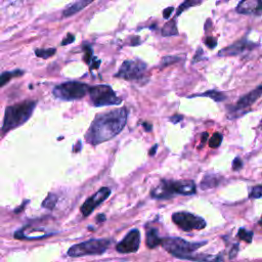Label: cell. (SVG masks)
I'll return each mask as SVG.
<instances>
[{
    "label": "cell",
    "instance_id": "277c9868",
    "mask_svg": "<svg viewBox=\"0 0 262 262\" xmlns=\"http://www.w3.org/2000/svg\"><path fill=\"white\" fill-rule=\"evenodd\" d=\"M207 242H198V243H190L180 238H165L162 239L161 245L164 247L166 251L173 256L180 258L184 255L193 253L196 250L205 245Z\"/></svg>",
    "mask_w": 262,
    "mask_h": 262
},
{
    "label": "cell",
    "instance_id": "e575fe53",
    "mask_svg": "<svg viewBox=\"0 0 262 262\" xmlns=\"http://www.w3.org/2000/svg\"><path fill=\"white\" fill-rule=\"evenodd\" d=\"M183 119H184L183 115H174L170 118V122L173 123V124H176V123H179Z\"/></svg>",
    "mask_w": 262,
    "mask_h": 262
},
{
    "label": "cell",
    "instance_id": "cb8c5ba5",
    "mask_svg": "<svg viewBox=\"0 0 262 262\" xmlns=\"http://www.w3.org/2000/svg\"><path fill=\"white\" fill-rule=\"evenodd\" d=\"M202 1H203V0H186V1L183 4H181L179 6L178 12H177V16H179L184 11H186V9H188L191 6L198 5V4H200Z\"/></svg>",
    "mask_w": 262,
    "mask_h": 262
},
{
    "label": "cell",
    "instance_id": "7402d4cb",
    "mask_svg": "<svg viewBox=\"0 0 262 262\" xmlns=\"http://www.w3.org/2000/svg\"><path fill=\"white\" fill-rule=\"evenodd\" d=\"M24 72L19 71V70H17V71L14 72H4L1 75H0V88L2 86H4L7 82H9L12 80V78L16 77V76H21L23 75Z\"/></svg>",
    "mask_w": 262,
    "mask_h": 262
},
{
    "label": "cell",
    "instance_id": "9c48e42d",
    "mask_svg": "<svg viewBox=\"0 0 262 262\" xmlns=\"http://www.w3.org/2000/svg\"><path fill=\"white\" fill-rule=\"evenodd\" d=\"M111 193H112V190L109 187H102L94 195H93L92 197H89L85 202L83 203V205L80 208V211H81V213L84 217L89 216L92 214L94 209L102 204L103 202L110 197Z\"/></svg>",
    "mask_w": 262,
    "mask_h": 262
},
{
    "label": "cell",
    "instance_id": "60d3db41",
    "mask_svg": "<svg viewBox=\"0 0 262 262\" xmlns=\"http://www.w3.org/2000/svg\"><path fill=\"white\" fill-rule=\"evenodd\" d=\"M143 126L145 127V130L147 131V132H150V131L152 130V124H150V123H148V122H144Z\"/></svg>",
    "mask_w": 262,
    "mask_h": 262
},
{
    "label": "cell",
    "instance_id": "1f68e13d",
    "mask_svg": "<svg viewBox=\"0 0 262 262\" xmlns=\"http://www.w3.org/2000/svg\"><path fill=\"white\" fill-rule=\"evenodd\" d=\"M242 167H243V162H242V160L240 158H236L233 162V169L235 171H239Z\"/></svg>",
    "mask_w": 262,
    "mask_h": 262
},
{
    "label": "cell",
    "instance_id": "8992f818",
    "mask_svg": "<svg viewBox=\"0 0 262 262\" xmlns=\"http://www.w3.org/2000/svg\"><path fill=\"white\" fill-rule=\"evenodd\" d=\"M89 86L81 82H65L55 87L54 94L56 97L63 100H76L86 95Z\"/></svg>",
    "mask_w": 262,
    "mask_h": 262
},
{
    "label": "cell",
    "instance_id": "e0dca14e",
    "mask_svg": "<svg viewBox=\"0 0 262 262\" xmlns=\"http://www.w3.org/2000/svg\"><path fill=\"white\" fill-rule=\"evenodd\" d=\"M94 0H77V1L72 4L70 7H68L66 11L64 12V17L68 18L71 17L77 13H79L80 11H82L83 8H85L87 5H89L92 2H94Z\"/></svg>",
    "mask_w": 262,
    "mask_h": 262
},
{
    "label": "cell",
    "instance_id": "603a6c76",
    "mask_svg": "<svg viewBox=\"0 0 262 262\" xmlns=\"http://www.w3.org/2000/svg\"><path fill=\"white\" fill-rule=\"evenodd\" d=\"M57 200H58V198L56 195L48 194L47 197L44 199V201L42 202V207L45 209H48V210H53L57 203Z\"/></svg>",
    "mask_w": 262,
    "mask_h": 262
},
{
    "label": "cell",
    "instance_id": "44dd1931",
    "mask_svg": "<svg viewBox=\"0 0 262 262\" xmlns=\"http://www.w3.org/2000/svg\"><path fill=\"white\" fill-rule=\"evenodd\" d=\"M219 184L218 177L215 175H207L204 177V179L201 183V187H202L203 189H208V188H212L217 187Z\"/></svg>",
    "mask_w": 262,
    "mask_h": 262
},
{
    "label": "cell",
    "instance_id": "ac0fdd59",
    "mask_svg": "<svg viewBox=\"0 0 262 262\" xmlns=\"http://www.w3.org/2000/svg\"><path fill=\"white\" fill-rule=\"evenodd\" d=\"M161 242H162V239H160L158 235V230L156 228H148L147 230V239H146V244L148 248L150 249H154L158 246L161 245Z\"/></svg>",
    "mask_w": 262,
    "mask_h": 262
},
{
    "label": "cell",
    "instance_id": "4316f807",
    "mask_svg": "<svg viewBox=\"0 0 262 262\" xmlns=\"http://www.w3.org/2000/svg\"><path fill=\"white\" fill-rule=\"evenodd\" d=\"M223 139L224 137L220 133H214L209 139V147L212 149L218 148L221 145V143H223Z\"/></svg>",
    "mask_w": 262,
    "mask_h": 262
},
{
    "label": "cell",
    "instance_id": "5bb4252c",
    "mask_svg": "<svg viewBox=\"0 0 262 262\" xmlns=\"http://www.w3.org/2000/svg\"><path fill=\"white\" fill-rule=\"evenodd\" d=\"M237 12L242 15H258L262 12V0H242Z\"/></svg>",
    "mask_w": 262,
    "mask_h": 262
},
{
    "label": "cell",
    "instance_id": "6da1fadb",
    "mask_svg": "<svg viewBox=\"0 0 262 262\" xmlns=\"http://www.w3.org/2000/svg\"><path fill=\"white\" fill-rule=\"evenodd\" d=\"M127 118L128 111L125 108L97 115L85 135L86 140L95 146L112 139L123 130Z\"/></svg>",
    "mask_w": 262,
    "mask_h": 262
},
{
    "label": "cell",
    "instance_id": "ab89813d",
    "mask_svg": "<svg viewBox=\"0 0 262 262\" xmlns=\"http://www.w3.org/2000/svg\"><path fill=\"white\" fill-rule=\"evenodd\" d=\"M27 203H29V201H26V202H24V203L22 204V206H21V207L18 208V209H16V210H15V212L18 214V213L21 212V211H23V210H24V208L26 207V204H27Z\"/></svg>",
    "mask_w": 262,
    "mask_h": 262
},
{
    "label": "cell",
    "instance_id": "8fae6325",
    "mask_svg": "<svg viewBox=\"0 0 262 262\" xmlns=\"http://www.w3.org/2000/svg\"><path fill=\"white\" fill-rule=\"evenodd\" d=\"M56 233H49L44 228L33 227L32 225H27L23 227L21 230L16 231L15 238L19 240H39V239H45L46 237L54 236Z\"/></svg>",
    "mask_w": 262,
    "mask_h": 262
},
{
    "label": "cell",
    "instance_id": "d4e9b609",
    "mask_svg": "<svg viewBox=\"0 0 262 262\" xmlns=\"http://www.w3.org/2000/svg\"><path fill=\"white\" fill-rule=\"evenodd\" d=\"M35 54L38 57L41 58H48L50 56H55L56 54V49L55 48H47V49H36Z\"/></svg>",
    "mask_w": 262,
    "mask_h": 262
},
{
    "label": "cell",
    "instance_id": "d6986e66",
    "mask_svg": "<svg viewBox=\"0 0 262 262\" xmlns=\"http://www.w3.org/2000/svg\"><path fill=\"white\" fill-rule=\"evenodd\" d=\"M197 96H201V97H210L212 98L213 100H215V102H223V100L226 99V95H225L223 93L220 92H217V90H209V92H206L204 94H195V95H191L189 97H197Z\"/></svg>",
    "mask_w": 262,
    "mask_h": 262
},
{
    "label": "cell",
    "instance_id": "3957f363",
    "mask_svg": "<svg viewBox=\"0 0 262 262\" xmlns=\"http://www.w3.org/2000/svg\"><path fill=\"white\" fill-rule=\"evenodd\" d=\"M111 245L107 239H93L70 247L68 255L70 257H81L87 255H100L105 253Z\"/></svg>",
    "mask_w": 262,
    "mask_h": 262
},
{
    "label": "cell",
    "instance_id": "7a4b0ae2",
    "mask_svg": "<svg viewBox=\"0 0 262 262\" xmlns=\"http://www.w3.org/2000/svg\"><path fill=\"white\" fill-rule=\"evenodd\" d=\"M35 107L36 103L33 100H27L21 104L7 107L2 126L3 132L11 131L27 122L28 119L32 116Z\"/></svg>",
    "mask_w": 262,
    "mask_h": 262
},
{
    "label": "cell",
    "instance_id": "30bf717a",
    "mask_svg": "<svg viewBox=\"0 0 262 262\" xmlns=\"http://www.w3.org/2000/svg\"><path fill=\"white\" fill-rule=\"evenodd\" d=\"M140 245V233L136 228L131 229L126 237L117 245L116 250L119 253L128 254L134 253L139 248Z\"/></svg>",
    "mask_w": 262,
    "mask_h": 262
},
{
    "label": "cell",
    "instance_id": "f35d334b",
    "mask_svg": "<svg viewBox=\"0 0 262 262\" xmlns=\"http://www.w3.org/2000/svg\"><path fill=\"white\" fill-rule=\"evenodd\" d=\"M157 149H158V145H155L152 149L150 150L149 155H150V156H155V154H156V152H157Z\"/></svg>",
    "mask_w": 262,
    "mask_h": 262
},
{
    "label": "cell",
    "instance_id": "ee69618b",
    "mask_svg": "<svg viewBox=\"0 0 262 262\" xmlns=\"http://www.w3.org/2000/svg\"><path fill=\"white\" fill-rule=\"evenodd\" d=\"M260 127H262V121L260 122Z\"/></svg>",
    "mask_w": 262,
    "mask_h": 262
},
{
    "label": "cell",
    "instance_id": "f1b7e54d",
    "mask_svg": "<svg viewBox=\"0 0 262 262\" xmlns=\"http://www.w3.org/2000/svg\"><path fill=\"white\" fill-rule=\"evenodd\" d=\"M249 197L251 199H258L262 198V186H256L252 187L249 193Z\"/></svg>",
    "mask_w": 262,
    "mask_h": 262
},
{
    "label": "cell",
    "instance_id": "836d02e7",
    "mask_svg": "<svg viewBox=\"0 0 262 262\" xmlns=\"http://www.w3.org/2000/svg\"><path fill=\"white\" fill-rule=\"evenodd\" d=\"M173 11H174L173 7H167L166 9H164V12H163V18L165 19H168L171 17V15H172Z\"/></svg>",
    "mask_w": 262,
    "mask_h": 262
},
{
    "label": "cell",
    "instance_id": "d590c367",
    "mask_svg": "<svg viewBox=\"0 0 262 262\" xmlns=\"http://www.w3.org/2000/svg\"><path fill=\"white\" fill-rule=\"evenodd\" d=\"M238 251H239V245L236 244L233 248H231L230 252H229V258L230 259H233L237 256V253H238Z\"/></svg>",
    "mask_w": 262,
    "mask_h": 262
},
{
    "label": "cell",
    "instance_id": "9a60e30c",
    "mask_svg": "<svg viewBox=\"0 0 262 262\" xmlns=\"http://www.w3.org/2000/svg\"><path fill=\"white\" fill-rule=\"evenodd\" d=\"M261 95H262V85H259L258 87L252 90V92H250L246 95H244L243 97H241L238 100L236 109L237 110H243V109H246L248 107H251Z\"/></svg>",
    "mask_w": 262,
    "mask_h": 262
},
{
    "label": "cell",
    "instance_id": "52a82bcc",
    "mask_svg": "<svg viewBox=\"0 0 262 262\" xmlns=\"http://www.w3.org/2000/svg\"><path fill=\"white\" fill-rule=\"evenodd\" d=\"M172 220L179 228L185 231H190L194 229L200 230L206 226L205 220L202 217L188 212H176L172 215Z\"/></svg>",
    "mask_w": 262,
    "mask_h": 262
},
{
    "label": "cell",
    "instance_id": "2e32d148",
    "mask_svg": "<svg viewBox=\"0 0 262 262\" xmlns=\"http://www.w3.org/2000/svg\"><path fill=\"white\" fill-rule=\"evenodd\" d=\"M150 196L155 199H168L172 198L174 195L171 193V190L168 187L167 180H162V183L160 184L156 188H154L150 193Z\"/></svg>",
    "mask_w": 262,
    "mask_h": 262
},
{
    "label": "cell",
    "instance_id": "f546056e",
    "mask_svg": "<svg viewBox=\"0 0 262 262\" xmlns=\"http://www.w3.org/2000/svg\"><path fill=\"white\" fill-rule=\"evenodd\" d=\"M205 44H206L210 49H213V48H215V46L217 45V40H216L214 37L208 36V37L205 39Z\"/></svg>",
    "mask_w": 262,
    "mask_h": 262
},
{
    "label": "cell",
    "instance_id": "7c38bea8",
    "mask_svg": "<svg viewBox=\"0 0 262 262\" xmlns=\"http://www.w3.org/2000/svg\"><path fill=\"white\" fill-rule=\"evenodd\" d=\"M168 187L173 195H194L196 194V184L193 180H177V181H169L167 180Z\"/></svg>",
    "mask_w": 262,
    "mask_h": 262
},
{
    "label": "cell",
    "instance_id": "b9f144b4",
    "mask_svg": "<svg viewBox=\"0 0 262 262\" xmlns=\"http://www.w3.org/2000/svg\"><path fill=\"white\" fill-rule=\"evenodd\" d=\"M96 220H97V223H104V221L106 220V215L105 214H99V215H97Z\"/></svg>",
    "mask_w": 262,
    "mask_h": 262
},
{
    "label": "cell",
    "instance_id": "74e56055",
    "mask_svg": "<svg viewBox=\"0 0 262 262\" xmlns=\"http://www.w3.org/2000/svg\"><path fill=\"white\" fill-rule=\"evenodd\" d=\"M208 138H209L208 133H207V132H204V133L202 134V140H201V143H202V146H203V145H205V144L207 143Z\"/></svg>",
    "mask_w": 262,
    "mask_h": 262
},
{
    "label": "cell",
    "instance_id": "484cf974",
    "mask_svg": "<svg viewBox=\"0 0 262 262\" xmlns=\"http://www.w3.org/2000/svg\"><path fill=\"white\" fill-rule=\"evenodd\" d=\"M238 238L245 241L246 243H251L252 239H253V233H252V231L246 230L245 228H240L238 231Z\"/></svg>",
    "mask_w": 262,
    "mask_h": 262
},
{
    "label": "cell",
    "instance_id": "5b68a950",
    "mask_svg": "<svg viewBox=\"0 0 262 262\" xmlns=\"http://www.w3.org/2000/svg\"><path fill=\"white\" fill-rule=\"evenodd\" d=\"M88 94L90 100L95 107H106L121 104V98L116 95L112 87L109 85H96L89 87Z\"/></svg>",
    "mask_w": 262,
    "mask_h": 262
},
{
    "label": "cell",
    "instance_id": "ffe728a7",
    "mask_svg": "<svg viewBox=\"0 0 262 262\" xmlns=\"http://www.w3.org/2000/svg\"><path fill=\"white\" fill-rule=\"evenodd\" d=\"M162 35L165 37H170V36H175L178 35V30L176 27V21L175 19H170L169 22H167L163 29H162Z\"/></svg>",
    "mask_w": 262,
    "mask_h": 262
},
{
    "label": "cell",
    "instance_id": "ba28073f",
    "mask_svg": "<svg viewBox=\"0 0 262 262\" xmlns=\"http://www.w3.org/2000/svg\"><path fill=\"white\" fill-rule=\"evenodd\" d=\"M147 69V64L144 63L143 60H125V62L121 66L119 72L115 75V77L123 78L127 80L137 79L142 77L144 72Z\"/></svg>",
    "mask_w": 262,
    "mask_h": 262
},
{
    "label": "cell",
    "instance_id": "d6a6232c",
    "mask_svg": "<svg viewBox=\"0 0 262 262\" xmlns=\"http://www.w3.org/2000/svg\"><path fill=\"white\" fill-rule=\"evenodd\" d=\"M75 40V37L74 35L72 34H68V36L63 40V42H62V45H68L70 43H72L73 41Z\"/></svg>",
    "mask_w": 262,
    "mask_h": 262
},
{
    "label": "cell",
    "instance_id": "4dcf8cb0",
    "mask_svg": "<svg viewBox=\"0 0 262 262\" xmlns=\"http://www.w3.org/2000/svg\"><path fill=\"white\" fill-rule=\"evenodd\" d=\"M94 56H93V50L90 47H85V60L87 64H92V62L94 60Z\"/></svg>",
    "mask_w": 262,
    "mask_h": 262
},
{
    "label": "cell",
    "instance_id": "7bdbcfd3",
    "mask_svg": "<svg viewBox=\"0 0 262 262\" xmlns=\"http://www.w3.org/2000/svg\"><path fill=\"white\" fill-rule=\"evenodd\" d=\"M259 225L262 226V220H261V221H259Z\"/></svg>",
    "mask_w": 262,
    "mask_h": 262
},
{
    "label": "cell",
    "instance_id": "4fadbf2b",
    "mask_svg": "<svg viewBox=\"0 0 262 262\" xmlns=\"http://www.w3.org/2000/svg\"><path fill=\"white\" fill-rule=\"evenodd\" d=\"M256 47V44L251 43L247 40H240V41L235 42L234 44H231L224 49H221L218 53L219 56H238L242 53L246 52L248 49H252Z\"/></svg>",
    "mask_w": 262,
    "mask_h": 262
},
{
    "label": "cell",
    "instance_id": "83f0119b",
    "mask_svg": "<svg viewBox=\"0 0 262 262\" xmlns=\"http://www.w3.org/2000/svg\"><path fill=\"white\" fill-rule=\"evenodd\" d=\"M178 60H180V57L178 56H164L162 58V62H161V68H164L167 66L172 65L174 63H177Z\"/></svg>",
    "mask_w": 262,
    "mask_h": 262
},
{
    "label": "cell",
    "instance_id": "8d00e7d4",
    "mask_svg": "<svg viewBox=\"0 0 262 262\" xmlns=\"http://www.w3.org/2000/svg\"><path fill=\"white\" fill-rule=\"evenodd\" d=\"M202 54H203V49L202 48H198V50H197V54H196V56H195V58H194V63H197V59H198V57L199 56H202Z\"/></svg>",
    "mask_w": 262,
    "mask_h": 262
}]
</instances>
